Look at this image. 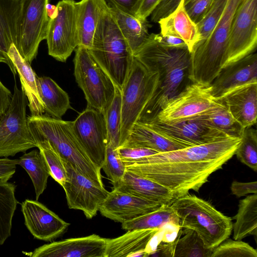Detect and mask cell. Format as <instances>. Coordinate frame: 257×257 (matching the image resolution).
Instances as JSON below:
<instances>
[{
    "mask_svg": "<svg viewBox=\"0 0 257 257\" xmlns=\"http://www.w3.org/2000/svg\"><path fill=\"white\" fill-rule=\"evenodd\" d=\"M240 138L158 153L125 165L126 170L154 181L169 190L175 198L198 192L209 176L234 155Z\"/></svg>",
    "mask_w": 257,
    "mask_h": 257,
    "instance_id": "obj_1",
    "label": "cell"
},
{
    "mask_svg": "<svg viewBox=\"0 0 257 257\" xmlns=\"http://www.w3.org/2000/svg\"><path fill=\"white\" fill-rule=\"evenodd\" d=\"M134 56L149 70L159 74L157 89L138 120L147 123L156 118L168 100L192 82L189 77L191 53L187 46L173 47L162 44L157 34L152 33Z\"/></svg>",
    "mask_w": 257,
    "mask_h": 257,
    "instance_id": "obj_2",
    "label": "cell"
},
{
    "mask_svg": "<svg viewBox=\"0 0 257 257\" xmlns=\"http://www.w3.org/2000/svg\"><path fill=\"white\" fill-rule=\"evenodd\" d=\"M27 122L36 143L48 140L64 160L96 185L104 187L100 169L91 161L79 142L72 121L43 114L29 116Z\"/></svg>",
    "mask_w": 257,
    "mask_h": 257,
    "instance_id": "obj_3",
    "label": "cell"
},
{
    "mask_svg": "<svg viewBox=\"0 0 257 257\" xmlns=\"http://www.w3.org/2000/svg\"><path fill=\"white\" fill-rule=\"evenodd\" d=\"M90 54L121 89L134 56L108 7L98 21Z\"/></svg>",
    "mask_w": 257,
    "mask_h": 257,
    "instance_id": "obj_4",
    "label": "cell"
},
{
    "mask_svg": "<svg viewBox=\"0 0 257 257\" xmlns=\"http://www.w3.org/2000/svg\"><path fill=\"white\" fill-rule=\"evenodd\" d=\"M170 206L179 218L180 228L196 231L208 249L214 248L231 233V218L195 195L176 198Z\"/></svg>",
    "mask_w": 257,
    "mask_h": 257,
    "instance_id": "obj_5",
    "label": "cell"
},
{
    "mask_svg": "<svg viewBox=\"0 0 257 257\" xmlns=\"http://www.w3.org/2000/svg\"><path fill=\"white\" fill-rule=\"evenodd\" d=\"M242 0H228L225 9L209 36L197 43L191 52L190 79L209 85L223 68L226 57L231 24Z\"/></svg>",
    "mask_w": 257,
    "mask_h": 257,
    "instance_id": "obj_6",
    "label": "cell"
},
{
    "mask_svg": "<svg viewBox=\"0 0 257 257\" xmlns=\"http://www.w3.org/2000/svg\"><path fill=\"white\" fill-rule=\"evenodd\" d=\"M158 82V73L149 70L134 57L120 89L121 122L119 147L124 143L134 124L138 121L155 93Z\"/></svg>",
    "mask_w": 257,
    "mask_h": 257,
    "instance_id": "obj_7",
    "label": "cell"
},
{
    "mask_svg": "<svg viewBox=\"0 0 257 257\" xmlns=\"http://www.w3.org/2000/svg\"><path fill=\"white\" fill-rule=\"evenodd\" d=\"M74 63L75 80L84 92L87 107L104 113L114 96L113 81L85 47H76Z\"/></svg>",
    "mask_w": 257,
    "mask_h": 257,
    "instance_id": "obj_8",
    "label": "cell"
},
{
    "mask_svg": "<svg viewBox=\"0 0 257 257\" xmlns=\"http://www.w3.org/2000/svg\"><path fill=\"white\" fill-rule=\"evenodd\" d=\"M28 104L23 90L15 83L11 104L0 118V157L14 156L37 147L28 125Z\"/></svg>",
    "mask_w": 257,
    "mask_h": 257,
    "instance_id": "obj_9",
    "label": "cell"
},
{
    "mask_svg": "<svg viewBox=\"0 0 257 257\" xmlns=\"http://www.w3.org/2000/svg\"><path fill=\"white\" fill-rule=\"evenodd\" d=\"M49 0H22L15 45L30 64L36 57L40 43L46 39L50 19L46 12Z\"/></svg>",
    "mask_w": 257,
    "mask_h": 257,
    "instance_id": "obj_10",
    "label": "cell"
},
{
    "mask_svg": "<svg viewBox=\"0 0 257 257\" xmlns=\"http://www.w3.org/2000/svg\"><path fill=\"white\" fill-rule=\"evenodd\" d=\"M257 46V0H242L235 12L223 67L254 52Z\"/></svg>",
    "mask_w": 257,
    "mask_h": 257,
    "instance_id": "obj_11",
    "label": "cell"
},
{
    "mask_svg": "<svg viewBox=\"0 0 257 257\" xmlns=\"http://www.w3.org/2000/svg\"><path fill=\"white\" fill-rule=\"evenodd\" d=\"M75 4L74 0L60 1L56 16L50 19L46 39L48 54L62 62L79 45Z\"/></svg>",
    "mask_w": 257,
    "mask_h": 257,
    "instance_id": "obj_12",
    "label": "cell"
},
{
    "mask_svg": "<svg viewBox=\"0 0 257 257\" xmlns=\"http://www.w3.org/2000/svg\"><path fill=\"white\" fill-rule=\"evenodd\" d=\"M217 101L211 95L210 85L191 82L168 100L153 120L174 123L193 118L213 106Z\"/></svg>",
    "mask_w": 257,
    "mask_h": 257,
    "instance_id": "obj_13",
    "label": "cell"
},
{
    "mask_svg": "<svg viewBox=\"0 0 257 257\" xmlns=\"http://www.w3.org/2000/svg\"><path fill=\"white\" fill-rule=\"evenodd\" d=\"M67 178L62 187L69 208L80 210L88 219L95 216L109 192L84 176L65 160Z\"/></svg>",
    "mask_w": 257,
    "mask_h": 257,
    "instance_id": "obj_14",
    "label": "cell"
},
{
    "mask_svg": "<svg viewBox=\"0 0 257 257\" xmlns=\"http://www.w3.org/2000/svg\"><path fill=\"white\" fill-rule=\"evenodd\" d=\"M75 134L91 161L101 169L107 145V133L104 113L87 107L72 121Z\"/></svg>",
    "mask_w": 257,
    "mask_h": 257,
    "instance_id": "obj_15",
    "label": "cell"
},
{
    "mask_svg": "<svg viewBox=\"0 0 257 257\" xmlns=\"http://www.w3.org/2000/svg\"><path fill=\"white\" fill-rule=\"evenodd\" d=\"M146 124L163 135L188 147L209 143L231 137L223 132L195 118L174 123L153 120Z\"/></svg>",
    "mask_w": 257,
    "mask_h": 257,
    "instance_id": "obj_16",
    "label": "cell"
},
{
    "mask_svg": "<svg viewBox=\"0 0 257 257\" xmlns=\"http://www.w3.org/2000/svg\"><path fill=\"white\" fill-rule=\"evenodd\" d=\"M107 239L93 234L53 241L24 253L31 257H106Z\"/></svg>",
    "mask_w": 257,
    "mask_h": 257,
    "instance_id": "obj_17",
    "label": "cell"
},
{
    "mask_svg": "<svg viewBox=\"0 0 257 257\" xmlns=\"http://www.w3.org/2000/svg\"><path fill=\"white\" fill-rule=\"evenodd\" d=\"M25 224L34 238L51 241L61 235L70 223L37 200L26 199L21 203Z\"/></svg>",
    "mask_w": 257,
    "mask_h": 257,
    "instance_id": "obj_18",
    "label": "cell"
},
{
    "mask_svg": "<svg viewBox=\"0 0 257 257\" xmlns=\"http://www.w3.org/2000/svg\"><path fill=\"white\" fill-rule=\"evenodd\" d=\"M162 204L112 188L99 211L103 216L122 223L152 212Z\"/></svg>",
    "mask_w": 257,
    "mask_h": 257,
    "instance_id": "obj_19",
    "label": "cell"
},
{
    "mask_svg": "<svg viewBox=\"0 0 257 257\" xmlns=\"http://www.w3.org/2000/svg\"><path fill=\"white\" fill-rule=\"evenodd\" d=\"M257 82V54L252 53L223 67L210 84L211 94L220 100L232 90Z\"/></svg>",
    "mask_w": 257,
    "mask_h": 257,
    "instance_id": "obj_20",
    "label": "cell"
},
{
    "mask_svg": "<svg viewBox=\"0 0 257 257\" xmlns=\"http://www.w3.org/2000/svg\"><path fill=\"white\" fill-rule=\"evenodd\" d=\"M233 118L244 128L256 122L257 82L247 83L220 99Z\"/></svg>",
    "mask_w": 257,
    "mask_h": 257,
    "instance_id": "obj_21",
    "label": "cell"
},
{
    "mask_svg": "<svg viewBox=\"0 0 257 257\" xmlns=\"http://www.w3.org/2000/svg\"><path fill=\"white\" fill-rule=\"evenodd\" d=\"M158 229L127 230L114 238H107L106 257L148 256L147 249Z\"/></svg>",
    "mask_w": 257,
    "mask_h": 257,
    "instance_id": "obj_22",
    "label": "cell"
},
{
    "mask_svg": "<svg viewBox=\"0 0 257 257\" xmlns=\"http://www.w3.org/2000/svg\"><path fill=\"white\" fill-rule=\"evenodd\" d=\"M113 186L120 191L162 204L171 205L176 199L165 187L126 170L122 178Z\"/></svg>",
    "mask_w": 257,
    "mask_h": 257,
    "instance_id": "obj_23",
    "label": "cell"
},
{
    "mask_svg": "<svg viewBox=\"0 0 257 257\" xmlns=\"http://www.w3.org/2000/svg\"><path fill=\"white\" fill-rule=\"evenodd\" d=\"M7 55L18 73L21 89L27 98L31 115L44 114L45 110L37 88V75L30 64L20 55L14 44L10 47Z\"/></svg>",
    "mask_w": 257,
    "mask_h": 257,
    "instance_id": "obj_24",
    "label": "cell"
},
{
    "mask_svg": "<svg viewBox=\"0 0 257 257\" xmlns=\"http://www.w3.org/2000/svg\"><path fill=\"white\" fill-rule=\"evenodd\" d=\"M162 35H172L182 39L190 53L200 41V35L196 24L187 13L182 0L177 8L168 16L158 22Z\"/></svg>",
    "mask_w": 257,
    "mask_h": 257,
    "instance_id": "obj_25",
    "label": "cell"
},
{
    "mask_svg": "<svg viewBox=\"0 0 257 257\" xmlns=\"http://www.w3.org/2000/svg\"><path fill=\"white\" fill-rule=\"evenodd\" d=\"M75 5L78 46L90 49L101 15L107 4L105 0H81Z\"/></svg>",
    "mask_w": 257,
    "mask_h": 257,
    "instance_id": "obj_26",
    "label": "cell"
},
{
    "mask_svg": "<svg viewBox=\"0 0 257 257\" xmlns=\"http://www.w3.org/2000/svg\"><path fill=\"white\" fill-rule=\"evenodd\" d=\"M122 146L149 148L158 153L183 149L188 146L167 137L147 124L137 121Z\"/></svg>",
    "mask_w": 257,
    "mask_h": 257,
    "instance_id": "obj_27",
    "label": "cell"
},
{
    "mask_svg": "<svg viewBox=\"0 0 257 257\" xmlns=\"http://www.w3.org/2000/svg\"><path fill=\"white\" fill-rule=\"evenodd\" d=\"M107 4L109 11L134 54L149 35L148 22L123 11L111 3Z\"/></svg>",
    "mask_w": 257,
    "mask_h": 257,
    "instance_id": "obj_28",
    "label": "cell"
},
{
    "mask_svg": "<svg viewBox=\"0 0 257 257\" xmlns=\"http://www.w3.org/2000/svg\"><path fill=\"white\" fill-rule=\"evenodd\" d=\"M37 85L46 115L61 118L68 109L71 108L68 94L52 78L37 76Z\"/></svg>",
    "mask_w": 257,
    "mask_h": 257,
    "instance_id": "obj_29",
    "label": "cell"
},
{
    "mask_svg": "<svg viewBox=\"0 0 257 257\" xmlns=\"http://www.w3.org/2000/svg\"><path fill=\"white\" fill-rule=\"evenodd\" d=\"M22 0H0V50L7 56L16 43Z\"/></svg>",
    "mask_w": 257,
    "mask_h": 257,
    "instance_id": "obj_30",
    "label": "cell"
},
{
    "mask_svg": "<svg viewBox=\"0 0 257 257\" xmlns=\"http://www.w3.org/2000/svg\"><path fill=\"white\" fill-rule=\"evenodd\" d=\"M232 224L234 240L257 235V194H252L240 200Z\"/></svg>",
    "mask_w": 257,
    "mask_h": 257,
    "instance_id": "obj_31",
    "label": "cell"
},
{
    "mask_svg": "<svg viewBox=\"0 0 257 257\" xmlns=\"http://www.w3.org/2000/svg\"><path fill=\"white\" fill-rule=\"evenodd\" d=\"M193 118L199 119L231 137L241 138L244 128L233 118L221 100H217L213 106Z\"/></svg>",
    "mask_w": 257,
    "mask_h": 257,
    "instance_id": "obj_32",
    "label": "cell"
},
{
    "mask_svg": "<svg viewBox=\"0 0 257 257\" xmlns=\"http://www.w3.org/2000/svg\"><path fill=\"white\" fill-rule=\"evenodd\" d=\"M166 225L180 227L179 219L170 205L163 204L158 209L121 223L123 229H158Z\"/></svg>",
    "mask_w": 257,
    "mask_h": 257,
    "instance_id": "obj_33",
    "label": "cell"
},
{
    "mask_svg": "<svg viewBox=\"0 0 257 257\" xmlns=\"http://www.w3.org/2000/svg\"><path fill=\"white\" fill-rule=\"evenodd\" d=\"M18 165L22 167L30 176L34 187L36 200H38L46 189L50 176L43 156L39 150H33L20 157Z\"/></svg>",
    "mask_w": 257,
    "mask_h": 257,
    "instance_id": "obj_34",
    "label": "cell"
},
{
    "mask_svg": "<svg viewBox=\"0 0 257 257\" xmlns=\"http://www.w3.org/2000/svg\"><path fill=\"white\" fill-rule=\"evenodd\" d=\"M16 188L14 184L0 179V245L11 235L12 220L18 203Z\"/></svg>",
    "mask_w": 257,
    "mask_h": 257,
    "instance_id": "obj_35",
    "label": "cell"
},
{
    "mask_svg": "<svg viewBox=\"0 0 257 257\" xmlns=\"http://www.w3.org/2000/svg\"><path fill=\"white\" fill-rule=\"evenodd\" d=\"M180 229L175 239L173 257H211L212 249L205 246L196 231Z\"/></svg>",
    "mask_w": 257,
    "mask_h": 257,
    "instance_id": "obj_36",
    "label": "cell"
},
{
    "mask_svg": "<svg viewBox=\"0 0 257 257\" xmlns=\"http://www.w3.org/2000/svg\"><path fill=\"white\" fill-rule=\"evenodd\" d=\"M121 91L115 86L113 100L104 113L107 133V144L118 148L120 144L121 122Z\"/></svg>",
    "mask_w": 257,
    "mask_h": 257,
    "instance_id": "obj_37",
    "label": "cell"
},
{
    "mask_svg": "<svg viewBox=\"0 0 257 257\" xmlns=\"http://www.w3.org/2000/svg\"><path fill=\"white\" fill-rule=\"evenodd\" d=\"M36 145L46 162L50 176L63 187L67 178L65 160L48 140L40 141Z\"/></svg>",
    "mask_w": 257,
    "mask_h": 257,
    "instance_id": "obj_38",
    "label": "cell"
},
{
    "mask_svg": "<svg viewBox=\"0 0 257 257\" xmlns=\"http://www.w3.org/2000/svg\"><path fill=\"white\" fill-rule=\"evenodd\" d=\"M235 155L242 163L257 171V133L252 126L244 128Z\"/></svg>",
    "mask_w": 257,
    "mask_h": 257,
    "instance_id": "obj_39",
    "label": "cell"
},
{
    "mask_svg": "<svg viewBox=\"0 0 257 257\" xmlns=\"http://www.w3.org/2000/svg\"><path fill=\"white\" fill-rule=\"evenodd\" d=\"M211 257H257V251L241 240L228 237L212 249Z\"/></svg>",
    "mask_w": 257,
    "mask_h": 257,
    "instance_id": "obj_40",
    "label": "cell"
},
{
    "mask_svg": "<svg viewBox=\"0 0 257 257\" xmlns=\"http://www.w3.org/2000/svg\"><path fill=\"white\" fill-rule=\"evenodd\" d=\"M227 2L228 0H214L203 18L196 24L200 35L198 43L204 41L209 36L222 15Z\"/></svg>",
    "mask_w": 257,
    "mask_h": 257,
    "instance_id": "obj_41",
    "label": "cell"
},
{
    "mask_svg": "<svg viewBox=\"0 0 257 257\" xmlns=\"http://www.w3.org/2000/svg\"><path fill=\"white\" fill-rule=\"evenodd\" d=\"M101 169L112 185L118 182L122 178L126 168L120 158L117 148L107 144L105 160Z\"/></svg>",
    "mask_w": 257,
    "mask_h": 257,
    "instance_id": "obj_42",
    "label": "cell"
},
{
    "mask_svg": "<svg viewBox=\"0 0 257 257\" xmlns=\"http://www.w3.org/2000/svg\"><path fill=\"white\" fill-rule=\"evenodd\" d=\"M117 150L124 165L137 162L144 158L158 153L149 148L135 146H122Z\"/></svg>",
    "mask_w": 257,
    "mask_h": 257,
    "instance_id": "obj_43",
    "label": "cell"
},
{
    "mask_svg": "<svg viewBox=\"0 0 257 257\" xmlns=\"http://www.w3.org/2000/svg\"><path fill=\"white\" fill-rule=\"evenodd\" d=\"M214 0H184V8L192 21L198 23Z\"/></svg>",
    "mask_w": 257,
    "mask_h": 257,
    "instance_id": "obj_44",
    "label": "cell"
},
{
    "mask_svg": "<svg viewBox=\"0 0 257 257\" xmlns=\"http://www.w3.org/2000/svg\"><path fill=\"white\" fill-rule=\"evenodd\" d=\"M182 0H162L151 14V21H159L172 13Z\"/></svg>",
    "mask_w": 257,
    "mask_h": 257,
    "instance_id": "obj_45",
    "label": "cell"
},
{
    "mask_svg": "<svg viewBox=\"0 0 257 257\" xmlns=\"http://www.w3.org/2000/svg\"><path fill=\"white\" fill-rule=\"evenodd\" d=\"M232 194L239 198L249 194H257V182H240L234 181L230 186Z\"/></svg>",
    "mask_w": 257,
    "mask_h": 257,
    "instance_id": "obj_46",
    "label": "cell"
},
{
    "mask_svg": "<svg viewBox=\"0 0 257 257\" xmlns=\"http://www.w3.org/2000/svg\"><path fill=\"white\" fill-rule=\"evenodd\" d=\"M18 159H10L8 158L0 159V179L8 181L15 174Z\"/></svg>",
    "mask_w": 257,
    "mask_h": 257,
    "instance_id": "obj_47",
    "label": "cell"
},
{
    "mask_svg": "<svg viewBox=\"0 0 257 257\" xmlns=\"http://www.w3.org/2000/svg\"><path fill=\"white\" fill-rule=\"evenodd\" d=\"M162 0H142L136 16L146 21Z\"/></svg>",
    "mask_w": 257,
    "mask_h": 257,
    "instance_id": "obj_48",
    "label": "cell"
},
{
    "mask_svg": "<svg viewBox=\"0 0 257 257\" xmlns=\"http://www.w3.org/2000/svg\"><path fill=\"white\" fill-rule=\"evenodd\" d=\"M142 0H105L111 3L123 11L136 16Z\"/></svg>",
    "mask_w": 257,
    "mask_h": 257,
    "instance_id": "obj_49",
    "label": "cell"
},
{
    "mask_svg": "<svg viewBox=\"0 0 257 257\" xmlns=\"http://www.w3.org/2000/svg\"><path fill=\"white\" fill-rule=\"evenodd\" d=\"M12 95L10 90L0 80V118L9 107Z\"/></svg>",
    "mask_w": 257,
    "mask_h": 257,
    "instance_id": "obj_50",
    "label": "cell"
},
{
    "mask_svg": "<svg viewBox=\"0 0 257 257\" xmlns=\"http://www.w3.org/2000/svg\"><path fill=\"white\" fill-rule=\"evenodd\" d=\"M175 239L171 242L159 244L149 256H163L173 257Z\"/></svg>",
    "mask_w": 257,
    "mask_h": 257,
    "instance_id": "obj_51",
    "label": "cell"
},
{
    "mask_svg": "<svg viewBox=\"0 0 257 257\" xmlns=\"http://www.w3.org/2000/svg\"><path fill=\"white\" fill-rule=\"evenodd\" d=\"M159 41L163 44L173 47H182L187 46L185 42L180 38L172 35H162L157 34Z\"/></svg>",
    "mask_w": 257,
    "mask_h": 257,
    "instance_id": "obj_52",
    "label": "cell"
},
{
    "mask_svg": "<svg viewBox=\"0 0 257 257\" xmlns=\"http://www.w3.org/2000/svg\"><path fill=\"white\" fill-rule=\"evenodd\" d=\"M0 63H5L9 66L11 70L15 76L17 72L13 66L12 62L9 58L8 56L0 50Z\"/></svg>",
    "mask_w": 257,
    "mask_h": 257,
    "instance_id": "obj_53",
    "label": "cell"
},
{
    "mask_svg": "<svg viewBox=\"0 0 257 257\" xmlns=\"http://www.w3.org/2000/svg\"><path fill=\"white\" fill-rule=\"evenodd\" d=\"M46 12L48 17L50 19L54 18L57 14V8L56 6L53 5L49 3L46 5Z\"/></svg>",
    "mask_w": 257,
    "mask_h": 257,
    "instance_id": "obj_54",
    "label": "cell"
}]
</instances>
